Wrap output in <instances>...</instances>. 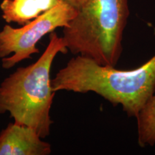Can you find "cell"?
Instances as JSON below:
<instances>
[{
    "instance_id": "obj_1",
    "label": "cell",
    "mask_w": 155,
    "mask_h": 155,
    "mask_svg": "<svg viewBox=\"0 0 155 155\" xmlns=\"http://www.w3.org/2000/svg\"><path fill=\"white\" fill-rule=\"evenodd\" d=\"M54 91L94 92L136 118L155 92V55L141 66L119 70L76 55L51 80Z\"/></svg>"
},
{
    "instance_id": "obj_2",
    "label": "cell",
    "mask_w": 155,
    "mask_h": 155,
    "mask_svg": "<svg viewBox=\"0 0 155 155\" xmlns=\"http://www.w3.org/2000/svg\"><path fill=\"white\" fill-rule=\"evenodd\" d=\"M68 51L62 37L55 32L35 63L18 68L0 84V114L9 113L15 123L28 126L42 139L50 135V116L55 91L50 71L58 53Z\"/></svg>"
},
{
    "instance_id": "obj_3",
    "label": "cell",
    "mask_w": 155,
    "mask_h": 155,
    "mask_svg": "<svg viewBox=\"0 0 155 155\" xmlns=\"http://www.w3.org/2000/svg\"><path fill=\"white\" fill-rule=\"evenodd\" d=\"M129 16L128 0H86L63 38L68 50L103 65L116 66Z\"/></svg>"
},
{
    "instance_id": "obj_4",
    "label": "cell",
    "mask_w": 155,
    "mask_h": 155,
    "mask_svg": "<svg viewBox=\"0 0 155 155\" xmlns=\"http://www.w3.org/2000/svg\"><path fill=\"white\" fill-rule=\"evenodd\" d=\"M77 13L76 8L61 1L21 28L5 25L0 31V58L3 68H12L24 60L30 59L33 54L38 53L37 44L40 40L57 28L68 26Z\"/></svg>"
},
{
    "instance_id": "obj_5",
    "label": "cell",
    "mask_w": 155,
    "mask_h": 155,
    "mask_svg": "<svg viewBox=\"0 0 155 155\" xmlns=\"http://www.w3.org/2000/svg\"><path fill=\"white\" fill-rule=\"evenodd\" d=\"M35 130L14 122L0 133V155H49L52 149Z\"/></svg>"
},
{
    "instance_id": "obj_6",
    "label": "cell",
    "mask_w": 155,
    "mask_h": 155,
    "mask_svg": "<svg viewBox=\"0 0 155 155\" xmlns=\"http://www.w3.org/2000/svg\"><path fill=\"white\" fill-rule=\"evenodd\" d=\"M63 0H3L2 17L7 23L24 25L50 10Z\"/></svg>"
},
{
    "instance_id": "obj_7",
    "label": "cell",
    "mask_w": 155,
    "mask_h": 155,
    "mask_svg": "<svg viewBox=\"0 0 155 155\" xmlns=\"http://www.w3.org/2000/svg\"><path fill=\"white\" fill-rule=\"evenodd\" d=\"M138 144L141 147L155 145V94L137 117Z\"/></svg>"
},
{
    "instance_id": "obj_8",
    "label": "cell",
    "mask_w": 155,
    "mask_h": 155,
    "mask_svg": "<svg viewBox=\"0 0 155 155\" xmlns=\"http://www.w3.org/2000/svg\"><path fill=\"white\" fill-rule=\"evenodd\" d=\"M63 1L70 4V5H72L73 7H74L75 8L78 9L82 7L83 4L86 2V0H63Z\"/></svg>"
}]
</instances>
